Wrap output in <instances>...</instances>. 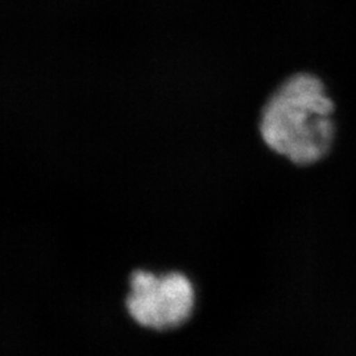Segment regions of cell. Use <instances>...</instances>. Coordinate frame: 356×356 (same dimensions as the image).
<instances>
[{
    "instance_id": "cell-1",
    "label": "cell",
    "mask_w": 356,
    "mask_h": 356,
    "mask_svg": "<svg viewBox=\"0 0 356 356\" xmlns=\"http://www.w3.org/2000/svg\"><path fill=\"white\" fill-rule=\"evenodd\" d=\"M334 104L317 76L284 81L264 104L259 131L269 149L297 165L317 163L334 140Z\"/></svg>"
},
{
    "instance_id": "cell-2",
    "label": "cell",
    "mask_w": 356,
    "mask_h": 356,
    "mask_svg": "<svg viewBox=\"0 0 356 356\" xmlns=\"http://www.w3.org/2000/svg\"><path fill=\"white\" fill-rule=\"evenodd\" d=\"M195 292L181 272L154 275L138 269L131 273L126 306L128 314L141 327L172 330L191 318Z\"/></svg>"
}]
</instances>
